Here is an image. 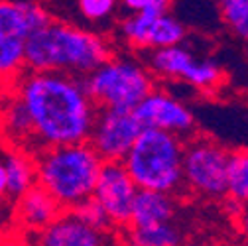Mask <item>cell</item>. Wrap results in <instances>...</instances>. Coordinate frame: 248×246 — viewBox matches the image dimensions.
I'll use <instances>...</instances> for the list:
<instances>
[{
  "instance_id": "obj_6",
  "label": "cell",
  "mask_w": 248,
  "mask_h": 246,
  "mask_svg": "<svg viewBox=\"0 0 248 246\" xmlns=\"http://www.w3.org/2000/svg\"><path fill=\"white\" fill-rule=\"evenodd\" d=\"M231 150L209 136L195 134L183 148V195L205 201L227 197Z\"/></svg>"
},
{
  "instance_id": "obj_3",
  "label": "cell",
  "mask_w": 248,
  "mask_h": 246,
  "mask_svg": "<svg viewBox=\"0 0 248 246\" xmlns=\"http://www.w3.org/2000/svg\"><path fill=\"white\" fill-rule=\"evenodd\" d=\"M36 185L47 191L63 211L93 197L103 160L89 142L40 150L34 156Z\"/></svg>"
},
{
  "instance_id": "obj_13",
  "label": "cell",
  "mask_w": 248,
  "mask_h": 246,
  "mask_svg": "<svg viewBox=\"0 0 248 246\" xmlns=\"http://www.w3.org/2000/svg\"><path fill=\"white\" fill-rule=\"evenodd\" d=\"M114 232L95 231L63 211L47 229L32 234V246H114Z\"/></svg>"
},
{
  "instance_id": "obj_26",
  "label": "cell",
  "mask_w": 248,
  "mask_h": 246,
  "mask_svg": "<svg viewBox=\"0 0 248 246\" xmlns=\"http://www.w3.org/2000/svg\"><path fill=\"white\" fill-rule=\"evenodd\" d=\"M0 234H2V221H0Z\"/></svg>"
},
{
  "instance_id": "obj_5",
  "label": "cell",
  "mask_w": 248,
  "mask_h": 246,
  "mask_svg": "<svg viewBox=\"0 0 248 246\" xmlns=\"http://www.w3.org/2000/svg\"><path fill=\"white\" fill-rule=\"evenodd\" d=\"M83 87L97 108L134 110L158 81L136 53H116L99 69L83 77Z\"/></svg>"
},
{
  "instance_id": "obj_18",
  "label": "cell",
  "mask_w": 248,
  "mask_h": 246,
  "mask_svg": "<svg viewBox=\"0 0 248 246\" xmlns=\"http://www.w3.org/2000/svg\"><path fill=\"white\" fill-rule=\"evenodd\" d=\"M225 199L234 207V211L248 207V148L231 150Z\"/></svg>"
},
{
  "instance_id": "obj_20",
  "label": "cell",
  "mask_w": 248,
  "mask_h": 246,
  "mask_svg": "<svg viewBox=\"0 0 248 246\" xmlns=\"http://www.w3.org/2000/svg\"><path fill=\"white\" fill-rule=\"evenodd\" d=\"M120 8V2L114 0H79L77 2V14L87 24H103L116 16Z\"/></svg>"
},
{
  "instance_id": "obj_11",
  "label": "cell",
  "mask_w": 248,
  "mask_h": 246,
  "mask_svg": "<svg viewBox=\"0 0 248 246\" xmlns=\"http://www.w3.org/2000/svg\"><path fill=\"white\" fill-rule=\"evenodd\" d=\"M30 36L24 0H0V83L12 85L26 71L24 53Z\"/></svg>"
},
{
  "instance_id": "obj_9",
  "label": "cell",
  "mask_w": 248,
  "mask_h": 246,
  "mask_svg": "<svg viewBox=\"0 0 248 246\" xmlns=\"http://www.w3.org/2000/svg\"><path fill=\"white\" fill-rule=\"evenodd\" d=\"M142 130L134 110L97 108L87 142L103 164H122Z\"/></svg>"
},
{
  "instance_id": "obj_24",
  "label": "cell",
  "mask_w": 248,
  "mask_h": 246,
  "mask_svg": "<svg viewBox=\"0 0 248 246\" xmlns=\"http://www.w3.org/2000/svg\"><path fill=\"white\" fill-rule=\"evenodd\" d=\"M8 199V185H6V171L2 166V160H0V201Z\"/></svg>"
},
{
  "instance_id": "obj_14",
  "label": "cell",
  "mask_w": 248,
  "mask_h": 246,
  "mask_svg": "<svg viewBox=\"0 0 248 246\" xmlns=\"http://www.w3.org/2000/svg\"><path fill=\"white\" fill-rule=\"evenodd\" d=\"M61 213L63 209L57 205V201L38 185L12 203L14 223L28 234H36L47 229L55 219L61 217Z\"/></svg>"
},
{
  "instance_id": "obj_10",
  "label": "cell",
  "mask_w": 248,
  "mask_h": 246,
  "mask_svg": "<svg viewBox=\"0 0 248 246\" xmlns=\"http://www.w3.org/2000/svg\"><path fill=\"white\" fill-rule=\"evenodd\" d=\"M134 114L140 126L148 130L173 134L181 140H189L197 134V120L193 110L160 85L134 108Z\"/></svg>"
},
{
  "instance_id": "obj_7",
  "label": "cell",
  "mask_w": 248,
  "mask_h": 246,
  "mask_svg": "<svg viewBox=\"0 0 248 246\" xmlns=\"http://www.w3.org/2000/svg\"><path fill=\"white\" fill-rule=\"evenodd\" d=\"M144 63L158 83L173 81L197 91H217L225 81L223 67L209 55L193 49L189 44L150 51L146 53Z\"/></svg>"
},
{
  "instance_id": "obj_23",
  "label": "cell",
  "mask_w": 248,
  "mask_h": 246,
  "mask_svg": "<svg viewBox=\"0 0 248 246\" xmlns=\"http://www.w3.org/2000/svg\"><path fill=\"white\" fill-rule=\"evenodd\" d=\"M234 225H236V231L242 238V244L248 246V207L234 211Z\"/></svg>"
},
{
  "instance_id": "obj_22",
  "label": "cell",
  "mask_w": 248,
  "mask_h": 246,
  "mask_svg": "<svg viewBox=\"0 0 248 246\" xmlns=\"http://www.w3.org/2000/svg\"><path fill=\"white\" fill-rule=\"evenodd\" d=\"M120 8L126 14H134V12L164 14V12H171V2H168V0H124V2H120Z\"/></svg>"
},
{
  "instance_id": "obj_8",
  "label": "cell",
  "mask_w": 248,
  "mask_h": 246,
  "mask_svg": "<svg viewBox=\"0 0 248 246\" xmlns=\"http://www.w3.org/2000/svg\"><path fill=\"white\" fill-rule=\"evenodd\" d=\"M189 30L175 14H124L116 22V40L132 51L150 53L185 44Z\"/></svg>"
},
{
  "instance_id": "obj_16",
  "label": "cell",
  "mask_w": 248,
  "mask_h": 246,
  "mask_svg": "<svg viewBox=\"0 0 248 246\" xmlns=\"http://www.w3.org/2000/svg\"><path fill=\"white\" fill-rule=\"evenodd\" d=\"M120 246H183L187 242L183 227L173 223H162V225H150V227H132L120 231L118 236Z\"/></svg>"
},
{
  "instance_id": "obj_1",
  "label": "cell",
  "mask_w": 248,
  "mask_h": 246,
  "mask_svg": "<svg viewBox=\"0 0 248 246\" xmlns=\"http://www.w3.org/2000/svg\"><path fill=\"white\" fill-rule=\"evenodd\" d=\"M12 93L28 118L34 156L46 148L89 140L97 107L89 99L83 79L63 73L24 71L12 83Z\"/></svg>"
},
{
  "instance_id": "obj_15",
  "label": "cell",
  "mask_w": 248,
  "mask_h": 246,
  "mask_svg": "<svg viewBox=\"0 0 248 246\" xmlns=\"http://www.w3.org/2000/svg\"><path fill=\"white\" fill-rule=\"evenodd\" d=\"M179 201L181 197L158 191H138L132 213H130V225L132 227H150V225H162L173 223L179 215Z\"/></svg>"
},
{
  "instance_id": "obj_25",
  "label": "cell",
  "mask_w": 248,
  "mask_h": 246,
  "mask_svg": "<svg viewBox=\"0 0 248 246\" xmlns=\"http://www.w3.org/2000/svg\"><path fill=\"white\" fill-rule=\"evenodd\" d=\"M183 246H219V244L211 242V240H187Z\"/></svg>"
},
{
  "instance_id": "obj_2",
  "label": "cell",
  "mask_w": 248,
  "mask_h": 246,
  "mask_svg": "<svg viewBox=\"0 0 248 246\" xmlns=\"http://www.w3.org/2000/svg\"><path fill=\"white\" fill-rule=\"evenodd\" d=\"M114 44L95 30L63 20H51L26 42L24 65L34 73H63L87 77L114 55Z\"/></svg>"
},
{
  "instance_id": "obj_21",
  "label": "cell",
  "mask_w": 248,
  "mask_h": 246,
  "mask_svg": "<svg viewBox=\"0 0 248 246\" xmlns=\"http://www.w3.org/2000/svg\"><path fill=\"white\" fill-rule=\"evenodd\" d=\"M69 213L73 215L77 221H81L83 225L95 229V231H101V232H114L112 227H110V223H108V219H107L105 211L101 209V205H99L95 199H93V197L87 199V201H83L81 205H77V207L71 209Z\"/></svg>"
},
{
  "instance_id": "obj_12",
  "label": "cell",
  "mask_w": 248,
  "mask_h": 246,
  "mask_svg": "<svg viewBox=\"0 0 248 246\" xmlns=\"http://www.w3.org/2000/svg\"><path fill=\"white\" fill-rule=\"evenodd\" d=\"M136 195L138 187L122 164H103L93 189V199L105 211L114 232H120L130 225V213Z\"/></svg>"
},
{
  "instance_id": "obj_17",
  "label": "cell",
  "mask_w": 248,
  "mask_h": 246,
  "mask_svg": "<svg viewBox=\"0 0 248 246\" xmlns=\"http://www.w3.org/2000/svg\"><path fill=\"white\" fill-rule=\"evenodd\" d=\"M6 171V185H8V197L12 203L20 199L24 193H28L32 187H36V164L34 156L10 148L4 152V156L0 158Z\"/></svg>"
},
{
  "instance_id": "obj_19",
  "label": "cell",
  "mask_w": 248,
  "mask_h": 246,
  "mask_svg": "<svg viewBox=\"0 0 248 246\" xmlns=\"http://www.w3.org/2000/svg\"><path fill=\"white\" fill-rule=\"evenodd\" d=\"M217 10L229 32L234 38L248 42V0H223L217 4Z\"/></svg>"
},
{
  "instance_id": "obj_4",
  "label": "cell",
  "mask_w": 248,
  "mask_h": 246,
  "mask_svg": "<svg viewBox=\"0 0 248 246\" xmlns=\"http://www.w3.org/2000/svg\"><path fill=\"white\" fill-rule=\"evenodd\" d=\"M185 140L160 130L144 128L122 160L138 191H158L183 197Z\"/></svg>"
}]
</instances>
